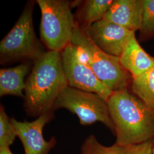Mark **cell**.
Listing matches in <instances>:
<instances>
[{
  "label": "cell",
  "instance_id": "cell-1",
  "mask_svg": "<svg viewBox=\"0 0 154 154\" xmlns=\"http://www.w3.org/2000/svg\"><path fill=\"white\" fill-rule=\"evenodd\" d=\"M116 128V143L125 147L154 140V109L127 88L107 101Z\"/></svg>",
  "mask_w": 154,
  "mask_h": 154
},
{
  "label": "cell",
  "instance_id": "cell-2",
  "mask_svg": "<svg viewBox=\"0 0 154 154\" xmlns=\"http://www.w3.org/2000/svg\"><path fill=\"white\" fill-rule=\"evenodd\" d=\"M25 85L23 105L28 116L38 118L54 112L57 99L69 86L61 52L49 50L34 61Z\"/></svg>",
  "mask_w": 154,
  "mask_h": 154
},
{
  "label": "cell",
  "instance_id": "cell-3",
  "mask_svg": "<svg viewBox=\"0 0 154 154\" xmlns=\"http://www.w3.org/2000/svg\"><path fill=\"white\" fill-rule=\"evenodd\" d=\"M71 44L80 52L83 60L99 80L112 92L127 88L131 83L132 75L122 66L119 58L100 49L77 23Z\"/></svg>",
  "mask_w": 154,
  "mask_h": 154
},
{
  "label": "cell",
  "instance_id": "cell-4",
  "mask_svg": "<svg viewBox=\"0 0 154 154\" xmlns=\"http://www.w3.org/2000/svg\"><path fill=\"white\" fill-rule=\"evenodd\" d=\"M41 11L40 36L50 51L61 52L71 44L77 23L72 2L66 0H37Z\"/></svg>",
  "mask_w": 154,
  "mask_h": 154
},
{
  "label": "cell",
  "instance_id": "cell-5",
  "mask_svg": "<svg viewBox=\"0 0 154 154\" xmlns=\"http://www.w3.org/2000/svg\"><path fill=\"white\" fill-rule=\"evenodd\" d=\"M35 3L33 1L27 2L14 26L1 41V64L23 59L35 61L45 53L33 27Z\"/></svg>",
  "mask_w": 154,
  "mask_h": 154
},
{
  "label": "cell",
  "instance_id": "cell-6",
  "mask_svg": "<svg viewBox=\"0 0 154 154\" xmlns=\"http://www.w3.org/2000/svg\"><path fill=\"white\" fill-rule=\"evenodd\" d=\"M60 109H65L76 115L81 125L100 122L116 135L107 101L97 94L67 86L55 102L54 111Z\"/></svg>",
  "mask_w": 154,
  "mask_h": 154
},
{
  "label": "cell",
  "instance_id": "cell-7",
  "mask_svg": "<svg viewBox=\"0 0 154 154\" xmlns=\"http://www.w3.org/2000/svg\"><path fill=\"white\" fill-rule=\"evenodd\" d=\"M61 55L69 86L97 94L107 101L113 92L96 76L75 47L69 45L61 51Z\"/></svg>",
  "mask_w": 154,
  "mask_h": 154
},
{
  "label": "cell",
  "instance_id": "cell-8",
  "mask_svg": "<svg viewBox=\"0 0 154 154\" xmlns=\"http://www.w3.org/2000/svg\"><path fill=\"white\" fill-rule=\"evenodd\" d=\"M54 116V112L45 113L32 122L18 121L11 118L17 137L22 143L25 154H49L55 147L57 140L52 137L46 140L43 135L45 125Z\"/></svg>",
  "mask_w": 154,
  "mask_h": 154
},
{
  "label": "cell",
  "instance_id": "cell-9",
  "mask_svg": "<svg viewBox=\"0 0 154 154\" xmlns=\"http://www.w3.org/2000/svg\"><path fill=\"white\" fill-rule=\"evenodd\" d=\"M81 30L100 49L118 57L130 39L135 34L103 19Z\"/></svg>",
  "mask_w": 154,
  "mask_h": 154
},
{
  "label": "cell",
  "instance_id": "cell-10",
  "mask_svg": "<svg viewBox=\"0 0 154 154\" xmlns=\"http://www.w3.org/2000/svg\"><path fill=\"white\" fill-rule=\"evenodd\" d=\"M143 0H114L103 20L135 33L142 22Z\"/></svg>",
  "mask_w": 154,
  "mask_h": 154
},
{
  "label": "cell",
  "instance_id": "cell-11",
  "mask_svg": "<svg viewBox=\"0 0 154 154\" xmlns=\"http://www.w3.org/2000/svg\"><path fill=\"white\" fill-rule=\"evenodd\" d=\"M119 58L122 66L132 78L142 74L154 66V57L141 47L135 34L130 39Z\"/></svg>",
  "mask_w": 154,
  "mask_h": 154
},
{
  "label": "cell",
  "instance_id": "cell-12",
  "mask_svg": "<svg viewBox=\"0 0 154 154\" xmlns=\"http://www.w3.org/2000/svg\"><path fill=\"white\" fill-rule=\"evenodd\" d=\"M29 66L23 63L0 70V97L14 95L24 98L25 78L29 72Z\"/></svg>",
  "mask_w": 154,
  "mask_h": 154
},
{
  "label": "cell",
  "instance_id": "cell-13",
  "mask_svg": "<svg viewBox=\"0 0 154 154\" xmlns=\"http://www.w3.org/2000/svg\"><path fill=\"white\" fill-rule=\"evenodd\" d=\"M114 0H86L78 11L76 23L81 29L88 28L102 20L110 9Z\"/></svg>",
  "mask_w": 154,
  "mask_h": 154
},
{
  "label": "cell",
  "instance_id": "cell-14",
  "mask_svg": "<svg viewBox=\"0 0 154 154\" xmlns=\"http://www.w3.org/2000/svg\"><path fill=\"white\" fill-rule=\"evenodd\" d=\"M133 93L154 109V66L142 74L133 77Z\"/></svg>",
  "mask_w": 154,
  "mask_h": 154
},
{
  "label": "cell",
  "instance_id": "cell-15",
  "mask_svg": "<svg viewBox=\"0 0 154 154\" xmlns=\"http://www.w3.org/2000/svg\"><path fill=\"white\" fill-rule=\"evenodd\" d=\"M127 148L116 143L110 146H104L94 135H90L82 143L79 154H126Z\"/></svg>",
  "mask_w": 154,
  "mask_h": 154
},
{
  "label": "cell",
  "instance_id": "cell-16",
  "mask_svg": "<svg viewBox=\"0 0 154 154\" xmlns=\"http://www.w3.org/2000/svg\"><path fill=\"white\" fill-rule=\"evenodd\" d=\"M154 37V0H143V12L139 40L144 41Z\"/></svg>",
  "mask_w": 154,
  "mask_h": 154
},
{
  "label": "cell",
  "instance_id": "cell-17",
  "mask_svg": "<svg viewBox=\"0 0 154 154\" xmlns=\"http://www.w3.org/2000/svg\"><path fill=\"white\" fill-rule=\"evenodd\" d=\"M17 137L11 119L6 112L4 106L0 107V147H10Z\"/></svg>",
  "mask_w": 154,
  "mask_h": 154
},
{
  "label": "cell",
  "instance_id": "cell-18",
  "mask_svg": "<svg viewBox=\"0 0 154 154\" xmlns=\"http://www.w3.org/2000/svg\"><path fill=\"white\" fill-rule=\"evenodd\" d=\"M154 140L128 147L126 154H152Z\"/></svg>",
  "mask_w": 154,
  "mask_h": 154
},
{
  "label": "cell",
  "instance_id": "cell-19",
  "mask_svg": "<svg viewBox=\"0 0 154 154\" xmlns=\"http://www.w3.org/2000/svg\"><path fill=\"white\" fill-rule=\"evenodd\" d=\"M0 154H13L11 152L10 147H0Z\"/></svg>",
  "mask_w": 154,
  "mask_h": 154
},
{
  "label": "cell",
  "instance_id": "cell-20",
  "mask_svg": "<svg viewBox=\"0 0 154 154\" xmlns=\"http://www.w3.org/2000/svg\"><path fill=\"white\" fill-rule=\"evenodd\" d=\"M152 154H154V146H153V149H152Z\"/></svg>",
  "mask_w": 154,
  "mask_h": 154
}]
</instances>
